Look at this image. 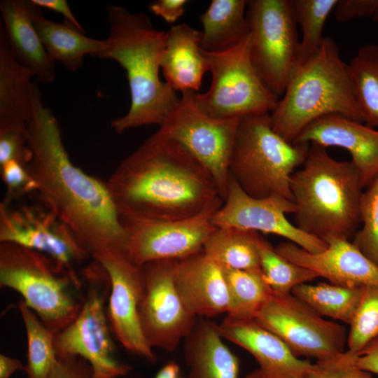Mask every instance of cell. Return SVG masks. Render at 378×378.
Wrapping results in <instances>:
<instances>
[{
	"label": "cell",
	"mask_w": 378,
	"mask_h": 378,
	"mask_svg": "<svg viewBox=\"0 0 378 378\" xmlns=\"http://www.w3.org/2000/svg\"><path fill=\"white\" fill-rule=\"evenodd\" d=\"M18 370L25 371L20 360L0 354V378H10Z\"/></svg>",
	"instance_id": "45"
},
{
	"label": "cell",
	"mask_w": 378,
	"mask_h": 378,
	"mask_svg": "<svg viewBox=\"0 0 378 378\" xmlns=\"http://www.w3.org/2000/svg\"><path fill=\"white\" fill-rule=\"evenodd\" d=\"M354 360L359 368L378 374V337L358 352L354 353Z\"/></svg>",
	"instance_id": "43"
},
{
	"label": "cell",
	"mask_w": 378,
	"mask_h": 378,
	"mask_svg": "<svg viewBox=\"0 0 378 378\" xmlns=\"http://www.w3.org/2000/svg\"><path fill=\"white\" fill-rule=\"evenodd\" d=\"M195 93H182L155 133L179 144L207 169L224 202L229 183L230 158L242 117L220 119L209 116L196 104Z\"/></svg>",
	"instance_id": "9"
},
{
	"label": "cell",
	"mask_w": 378,
	"mask_h": 378,
	"mask_svg": "<svg viewBox=\"0 0 378 378\" xmlns=\"http://www.w3.org/2000/svg\"><path fill=\"white\" fill-rule=\"evenodd\" d=\"M250 34L235 47L220 52H203L211 74L204 93H195L197 106L220 119L270 113L279 98L270 91L257 74L250 56Z\"/></svg>",
	"instance_id": "8"
},
{
	"label": "cell",
	"mask_w": 378,
	"mask_h": 378,
	"mask_svg": "<svg viewBox=\"0 0 378 378\" xmlns=\"http://www.w3.org/2000/svg\"><path fill=\"white\" fill-rule=\"evenodd\" d=\"M250 56L262 82L279 99L294 71L300 41L293 1H248Z\"/></svg>",
	"instance_id": "10"
},
{
	"label": "cell",
	"mask_w": 378,
	"mask_h": 378,
	"mask_svg": "<svg viewBox=\"0 0 378 378\" xmlns=\"http://www.w3.org/2000/svg\"><path fill=\"white\" fill-rule=\"evenodd\" d=\"M220 207L173 221L120 216L127 237V257L142 266L154 260H180L202 250L216 227L211 222L212 216Z\"/></svg>",
	"instance_id": "15"
},
{
	"label": "cell",
	"mask_w": 378,
	"mask_h": 378,
	"mask_svg": "<svg viewBox=\"0 0 378 378\" xmlns=\"http://www.w3.org/2000/svg\"><path fill=\"white\" fill-rule=\"evenodd\" d=\"M222 269L230 296L227 316L237 319H253L258 311L273 293L261 269Z\"/></svg>",
	"instance_id": "31"
},
{
	"label": "cell",
	"mask_w": 378,
	"mask_h": 378,
	"mask_svg": "<svg viewBox=\"0 0 378 378\" xmlns=\"http://www.w3.org/2000/svg\"><path fill=\"white\" fill-rule=\"evenodd\" d=\"M374 20L377 22H378V10H377L376 13L373 16Z\"/></svg>",
	"instance_id": "47"
},
{
	"label": "cell",
	"mask_w": 378,
	"mask_h": 378,
	"mask_svg": "<svg viewBox=\"0 0 378 378\" xmlns=\"http://www.w3.org/2000/svg\"><path fill=\"white\" fill-rule=\"evenodd\" d=\"M293 201L274 195L255 198L248 195L230 174L227 195L223 205L212 216L215 227L230 226L281 236L305 251L318 253L328 244L300 230L286 218L294 214Z\"/></svg>",
	"instance_id": "16"
},
{
	"label": "cell",
	"mask_w": 378,
	"mask_h": 378,
	"mask_svg": "<svg viewBox=\"0 0 378 378\" xmlns=\"http://www.w3.org/2000/svg\"><path fill=\"white\" fill-rule=\"evenodd\" d=\"M295 225L326 244L346 239L360 224V174L351 161L332 158L311 144L302 169L290 176Z\"/></svg>",
	"instance_id": "4"
},
{
	"label": "cell",
	"mask_w": 378,
	"mask_h": 378,
	"mask_svg": "<svg viewBox=\"0 0 378 378\" xmlns=\"http://www.w3.org/2000/svg\"><path fill=\"white\" fill-rule=\"evenodd\" d=\"M200 41L201 31L186 23L166 31L160 66L164 82L176 92H196L209 71Z\"/></svg>",
	"instance_id": "23"
},
{
	"label": "cell",
	"mask_w": 378,
	"mask_h": 378,
	"mask_svg": "<svg viewBox=\"0 0 378 378\" xmlns=\"http://www.w3.org/2000/svg\"><path fill=\"white\" fill-rule=\"evenodd\" d=\"M106 184L120 216L127 218L183 220L223 204L208 170L155 133L121 161Z\"/></svg>",
	"instance_id": "2"
},
{
	"label": "cell",
	"mask_w": 378,
	"mask_h": 378,
	"mask_svg": "<svg viewBox=\"0 0 378 378\" xmlns=\"http://www.w3.org/2000/svg\"><path fill=\"white\" fill-rule=\"evenodd\" d=\"M259 232L230 226L216 227L203 251L223 268L260 269L257 240Z\"/></svg>",
	"instance_id": "28"
},
{
	"label": "cell",
	"mask_w": 378,
	"mask_h": 378,
	"mask_svg": "<svg viewBox=\"0 0 378 378\" xmlns=\"http://www.w3.org/2000/svg\"><path fill=\"white\" fill-rule=\"evenodd\" d=\"M347 65L363 121L378 127V46L360 48Z\"/></svg>",
	"instance_id": "29"
},
{
	"label": "cell",
	"mask_w": 378,
	"mask_h": 378,
	"mask_svg": "<svg viewBox=\"0 0 378 378\" xmlns=\"http://www.w3.org/2000/svg\"><path fill=\"white\" fill-rule=\"evenodd\" d=\"M260 265L264 277L274 293L288 294L298 286L318 276L281 255L260 234L257 240Z\"/></svg>",
	"instance_id": "34"
},
{
	"label": "cell",
	"mask_w": 378,
	"mask_h": 378,
	"mask_svg": "<svg viewBox=\"0 0 378 378\" xmlns=\"http://www.w3.org/2000/svg\"><path fill=\"white\" fill-rule=\"evenodd\" d=\"M362 288L344 287L331 283L303 284L291 293L321 316L350 324L360 301Z\"/></svg>",
	"instance_id": "30"
},
{
	"label": "cell",
	"mask_w": 378,
	"mask_h": 378,
	"mask_svg": "<svg viewBox=\"0 0 378 378\" xmlns=\"http://www.w3.org/2000/svg\"><path fill=\"white\" fill-rule=\"evenodd\" d=\"M217 324L197 320L184 340L188 378H239V359L225 345Z\"/></svg>",
	"instance_id": "24"
},
{
	"label": "cell",
	"mask_w": 378,
	"mask_h": 378,
	"mask_svg": "<svg viewBox=\"0 0 378 378\" xmlns=\"http://www.w3.org/2000/svg\"><path fill=\"white\" fill-rule=\"evenodd\" d=\"M365 188L360 200L362 226L352 243L378 266V175Z\"/></svg>",
	"instance_id": "36"
},
{
	"label": "cell",
	"mask_w": 378,
	"mask_h": 378,
	"mask_svg": "<svg viewBox=\"0 0 378 378\" xmlns=\"http://www.w3.org/2000/svg\"><path fill=\"white\" fill-rule=\"evenodd\" d=\"M10 242L38 251L57 266L76 274L74 265L89 257L71 230L50 209L40 204H0V243Z\"/></svg>",
	"instance_id": "13"
},
{
	"label": "cell",
	"mask_w": 378,
	"mask_h": 378,
	"mask_svg": "<svg viewBox=\"0 0 378 378\" xmlns=\"http://www.w3.org/2000/svg\"><path fill=\"white\" fill-rule=\"evenodd\" d=\"M218 330L227 340L248 351L258 368L244 378H306L312 363L296 356L276 335L254 319L227 316Z\"/></svg>",
	"instance_id": "18"
},
{
	"label": "cell",
	"mask_w": 378,
	"mask_h": 378,
	"mask_svg": "<svg viewBox=\"0 0 378 378\" xmlns=\"http://www.w3.org/2000/svg\"><path fill=\"white\" fill-rule=\"evenodd\" d=\"M337 1H292L296 22L302 31L295 69L308 61L319 50L325 38L323 32L326 22L334 10Z\"/></svg>",
	"instance_id": "33"
},
{
	"label": "cell",
	"mask_w": 378,
	"mask_h": 378,
	"mask_svg": "<svg viewBox=\"0 0 378 378\" xmlns=\"http://www.w3.org/2000/svg\"><path fill=\"white\" fill-rule=\"evenodd\" d=\"M31 1L41 8H47L61 14L64 18V20L85 32L66 0H31Z\"/></svg>",
	"instance_id": "44"
},
{
	"label": "cell",
	"mask_w": 378,
	"mask_h": 378,
	"mask_svg": "<svg viewBox=\"0 0 378 378\" xmlns=\"http://www.w3.org/2000/svg\"><path fill=\"white\" fill-rule=\"evenodd\" d=\"M176 261L154 260L142 265L144 290L139 308L141 329L152 348L168 352L176 350L197 321L176 288Z\"/></svg>",
	"instance_id": "12"
},
{
	"label": "cell",
	"mask_w": 378,
	"mask_h": 378,
	"mask_svg": "<svg viewBox=\"0 0 378 378\" xmlns=\"http://www.w3.org/2000/svg\"><path fill=\"white\" fill-rule=\"evenodd\" d=\"M0 171L7 191V200L37 192V183L27 165L10 160L0 164Z\"/></svg>",
	"instance_id": "38"
},
{
	"label": "cell",
	"mask_w": 378,
	"mask_h": 378,
	"mask_svg": "<svg viewBox=\"0 0 378 378\" xmlns=\"http://www.w3.org/2000/svg\"><path fill=\"white\" fill-rule=\"evenodd\" d=\"M378 10V0H338L334 8L335 17L340 22L374 16Z\"/></svg>",
	"instance_id": "40"
},
{
	"label": "cell",
	"mask_w": 378,
	"mask_h": 378,
	"mask_svg": "<svg viewBox=\"0 0 378 378\" xmlns=\"http://www.w3.org/2000/svg\"><path fill=\"white\" fill-rule=\"evenodd\" d=\"M180 368L174 361L166 363L156 374L155 378H178Z\"/></svg>",
	"instance_id": "46"
},
{
	"label": "cell",
	"mask_w": 378,
	"mask_h": 378,
	"mask_svg": "<svg viewBox=\"0 0 378 378\" xmlns=\"http://www.w3.org/2000/svg\"><path fill=\"white\" fill-rule=\"evenodd\" d=\"M27 167L40 202L72 232L89 257L126 255L127 237L106 182L85 173L70 160L59 122L34 82L27 121ZM127 256V255H126Z\"/></svg>",
	"instance_id": "1"
},
{
	"label": "cell",
	"mask_w": 378,
	"mask_h": 378,
	"mask_svg": "<svg viewBox=\"0 0 378 378\" xmlns=\"http://www.w3.org/2000/svg\"><path fill=\"white\" fill-rule=\"evenodd\" d=\"M31 0H1L2 25L17 60L29 69L37 82L49 84L56 77L55 62L47 52L34 27Z\"/></svg>",
	"instance_id": "22"
},
{
	"label": "cell",
	"mask_w": 378,
	"mask_h": 378,
	"mask_svg": "<svg viewBox=\"0 0 378 378\" xmlns=\"http://www.w3.org/2000/svg\"><path fill=\"white\" fill-rule=\"evenodd\" d=\"M298 357L325 360L345 351L346 329L323 318L292 293H272L254 318Z\"/></svg>",
	"instance_id": "11"
},
{
	"label": "cell",
	"mask_w": 378,
	"mask_h": 378,
	"mask_svg": "<svg viewBox=\"0 0 378 378\" xmlns=\"http://www.w3.org/2000/svg\"><path fill=\"white\" fill-rule=\"evenodd\" d=\"M318 253H309L298 245L280 243L276 251L289 261L309 269L330 283L349 288L378 287V266L352 242L332 239Z\"/></svg>",
	"instance_id": "19"
},
{
	"label": "cell",
	"mask_w": 378,
	"mask_h": 378,
	"mask_svg": "<svg viewBox=\"0 0 378 378\" xmlns=\"http://www.w3.org/2000/svg\"><path fill=\"white\" fill-rule=\"evenodd\" d=\"M347 336L348 351L357 353L378 337V287H362Z\"/></svg>",
	"instance_id": "35"
},
{
	"label": "cell",
	"mask_w": 378,
	"mask_h": 378,
	"mask_svg": "<svg viewBox=\"0 0 378 378\" xmlns=\"http://www.w3.org/2000/svg\"><path fill=\"white\" fill-rule=\"evenodd\" d=\"M106 272L110 283L107 317L110 328L125 349L148 362L156 356L141 329L139 308L144 290L142 266L126 255L106 253L94 260Z\"/></svg>",
	"instance_id": "17"
},
{
	"label": "cell",
	"mask_w": 378,
	"mask_h": 378,
	"mask_svg": "<svg viewBox=\"0 0 378 378\" xmlns=\"http://www.w3.org/2000/svg\"><path fill=\"white\" fill-rule=\"evenodd\" d=\"M34 74L14 56L0 26V130L27 128Z\"/></svg>",
	"instance_id": "25"
},
{
	"label": "cell",
	"mask_w": 378,
	"mask_h": 378,
	"mask_svg": "<svg viewBox=\"0 0 378 378\" xmlns=\"http://www.w3.org/2000/svg\"><path fill=\"white\" fill-rule=\"evenodd\" d=\"M0 286L18 292L55 335L76 318L83 302L73 289L80 287L76 274L59 269L47 255L14 243H0Z\"/></svg>",
	"instance_id": "7"
},
{
	"label": "cell",
	"mask_w": 378,
	"mask_h": 378,
	"mask_svg": "<svg viewBox=\"0 0 378 378\" xmlns=\"http://www.w3.org/2000/svg\"><path fill=\"white\" fill-rule=\"evenodd\" d=\"M17 308L23 320L27 337L25 372L28 378H48L57 359L53 344L55 334L22 299Z\"/></svg>",
	"instance_id": "32"
},
{
	"label": "cell",
	"mask_w": 378,
	"mask_h": 378,
	"mask_svg": "<svg viewBox=\"0 0 378 378\" xmlns=\"http://www.w3.org/2000/svg\"><path fill=\"white\" fill-rule=\"evenodd\" d=\"M309 144L288 142L273 130L270 113L241 118L229 171L250 196L277 195L293 201L290 176L307 157Z\"/></svg>",
	"instance_id": "6"
},
{
	"label": "cell",
	"mask_w": 378,
	"mask_h": 378,
	"mask_svg": "<svg viewBox=\"0 0 378 378\" xmlns=\"http://www.w3.org/2000/svg\"><path fill=\"white\" fill-rule=\"evenodd\" d=\"M90 284L76 318L54 337L57 356H78L90 366L91 378L125 376L131 366L115 357V345L105 311L106 289Z\"/></svg>",
	"instance_id": "14"
},
{
	"label": "cell",
	"mask_w": 378,
	"mask_h": 378,
	"mask_svg": "<svg viewBox=\"0 0 378 378\" xmlns=\"http://www.w3.org/2000/svg\"><path fill=\"white\" fill-rule=\"evenodd\" d=\"M29 158L27 128L0 130V164L15 160L27 166Z\"/></svg>",
	"instance_id": "39"
},
{
	"label": "cell",
	"mask_w": 378,
	"mask_h": 378,
	"mask_svg": "<svg viewBox=\"0 0 378 378\" xmlns=\"http://www.w3.org/2000/svg\"><path fill=\"white\" fill-rule=\"evenodd\" d=\"M306 378H372L369 372L354 363V353L348 350L333 357L312 363Z\"/></svg>",
	"instance_id": "37"
},
{
	"label": "cell",
	"mask_w": 378,
	"mask_h": 378,
	"mask_svg": "<svg viewBox=\"0 0 378 378\" xmlns=\"http://www.w3.org/2000/svg\"><path fill=\"white\" fill-rule=\"evenodd\" d=\"M32 19L48 55L69 71H76L82 66L85 56L95 57L108 46L106 39L86 36L66 20L59 23L46 18L34 4Z\"/></svg>",
	"instance_id": "26"
},
{
	"label": "cell",
	"mask_w": 378,
	"mask_h": 378,
	"mask_svg": "<svg viewBox=\"0 0 378 378\" xmlns=\"http://www.w3.org/2000/svg\"><path fill=\"white\" fill-rule=\"evenodd\" d=\"M90 365L78 356H57L48 378H91Z\"/></svg>",
	"instance_id": "41"
},
{
	"label": "cell",
	"mask_w": 378,
	"mask_h": 378,
	"mask_svg": "<svg viewBox=\"0 0 378 378\" xmlns=\"http://www.w3.org/2000/svg\"><path fill=\"white\" fill-rule=\"evenodd\" d=\"M330 114L363 122L348 65L336 43L325 37L316 54L294 70L270 115L274 132L293 144L307 126Z\"/></svg>",
	"instance_id": "5"
},
{
	"label": "cell",
	"mask_w": 378,
	"mask_h": 378,
	"mask_svg": "<svg viewBox=\"0 0 378 378\" xmlns=\"http://www.w3.org/2000/svg\"><path fill=\"white\" fill-rule=\"evenodd\" d=\"M187 0H157L151 2L148 9L169 24L176 22L185 13Z\"/></svg>",
	"instance_id": "42"
},
{
	"label": "cell",
	"mask_w": 378,
	"mask_h": 378,
	"mask_svg": "<svg viewBox=\"0 0 378 378\" xmlns=\"http://www.w3.org/2000/svg\"><path fill=\"white\" fill-rule=\"evenodd\" d=\"M107 47L95 57L117 62L125 71L130 92L127 113L111 122L115 132L163 123L179 100L160 76L166 31L155 29L149 18L109 4Z\"/></svg>",
	"instance_id": "3"
},
{
	"label": "cell",
	"mask_w": 378,
	"mask_h": 378,
	"mask_svg": "<svg viewBox=\"0 0 378 378\" xmlns=\"http://www.w3.org/2000/svg\"><path fill=\"white\" fill-rule=\"evenodd\" d=\"M247 4L246 0H212L200 17L202 50L224 52L244 41L250 34Z\"/></svg>",
	"instance_id": "27"
},
{
	"label": "cell",
	"mask_w": 378,
	"mask_h": 378,
	"mask_svg": "<svg viewBox=\"0 0 378 378\" xmlns=\"http://www.w3.org/2000/svg\"><path fill=\"white\" fill-rule=\"evenodd\" d=\"M174 278L183 303L197 317L227 312L230 296L223 270L203 249L177 260Z\"/></svg>",
	"instance_id": "21"
},
{
	"label": "cell",
	"mask_w": 378,
	"mask_h": 378,
	"mask_svg": "<svg viewBox=\"0 0 378 378\" xmlns=\"http://www.w3.org/2000/svg\"><path fill=\"white\" fill-rule=\"evenodd\" d=\"M293 144H314L347 150L360 174L363 188L378 175V130L344 116L330 114L307 126Z\"/></svg>",
	"instance_id": "20"
}]
</instances>
